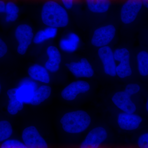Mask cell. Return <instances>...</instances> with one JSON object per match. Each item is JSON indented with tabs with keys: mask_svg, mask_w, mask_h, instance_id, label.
Segmentation results:
<instances>
[{
	"mask_svg": "<svg viewBox=\"0 0 148 148\" xmlns=\"http://www.w3.org/2000/svg\"><path fill=\"white\" fill-rule=\"evenodd\" d=\"M108 137V131L105 127H94L88 133L79 148H102Z\"/></svg>",
	"mask_w": 148,
	"mask_h": 148,
	"instance_id": "277c9868",
	"label": "cell"
},
{
	"mask_svg": "<svg viewBox=\"0 0 148 148\" xmlns=\"http://www.w3.org/2000/svg\"><path fill=\"white\" fill-rule=\"evenodd\" d=\"M37 88V84L34 81L31 79H24L15 88L16 98L24 104H31Z\"/></svg>",
	"mask_w": 148,
	"mask_h": 148,
	"instance_id": "ba28073f",
	"label": "cell"
},
{
	"mask_svg": "<svg viewBox=\"0 0 148 148\" xmlns=\"http://www.w3.org/2000/svg\"><path fill=\"white\" fill-rule=\"evenodd\" d=\"M112 101L122 112L134 113L137 110V106L132 101L131 96L124 90L116 92L112 97Z\"/></svg>",
	"mask_w": 148,
	"mask_h": 148,
	"instance_id": "4fadbf2b",
	"label": "cell"
},
{
	"mask_svg": "<svg viewBox=\"0 0 148 148\" xmlns=\"http://www.w3.org/2000/svg\"><path fill=\"white\" fill-rule=\"evenodd\" d=\"M60 123L65 132L70 134H79L84 132L89 127L91 118L87 112L78 110L64 114Z\"/></svg>",
	"mask_w": 148,
	"mask_h": 148,
	"instance_id": "7a4b0ae2",
	"label": "cell"
},
{
	"mask_svg": "<svg viewBox=\"0 0 148 148\" xmlns=\"http://www.w3.org/2000/svg\"><path fill=\"white\" fill-rule=\"evenodd\" d=\"M19 12V9L15 3L9 1L6 4L5 13L6 14H18Z\"/></svg>",
	"mask_w": 148,
	"mask_h": 148,
	"instance_id": "83f0119b",
	"label": "cell"
},
{
	"mask_svg": "<svg viewBox=\"0 0 148 148\" xmlns=\"http://www.w3.org/2000/svg\"><path fill=\"white\" fill-rule=\"evenodd\" d=\"M51 92V88L47 85L41 86L35 91L31 105L38 106L49 98Z\"/></svg>",
	"mask_w": 148,
	"mask_h": 148,
	"instance_id": "ffe728a7",
	"label": "cell"
},
{
	"mask_svg": "<svg viewBox=\"0 0 148 148\" xmlns=\"http://www.w3.org/2000/svg\"><path fill=\"white\" fill-rule=\"evenodd\" d=\"M138 148H148V132L139 136L137 140Z\"/></svg>",
	"mask_w": 148,
	"mask_h": 148,
	"instance_id": "4316f807",
	"label": "cell"
},
{
	"mask_svg": "<svg viewBox=\"0 0 148 148\" xmlns=\"http://www.w3.org/2000/svg\"><path fill=\"white\" fill-rule=\"evenodd\" d=\"M114 57L116 61L120 62L130 60V53L125 48L117 49L114 52Z\"/></svg>",
	"mask_w": 148,
	"mask_h": 148,
	"instance_id": "cb8c5ba5",
	"label": "cell"
},
{
	"mask_svg": "<svg viewBox=\"0 0 148 148\" xmlns=\"http://www.w3.org/2000/svg\"><path fill=\"white\" fill-rule=\"evenodd\" d=\"M18 14H6L5 20L7 22H13L16 21L18 18Z\"/></svg>",
	"mask_w": 148,
	"mask_h": 148,
	"instance_id": "4dcf8cb0",
	"label": "cell"
},
{
	"mask_svg": "<svg viewBox=\"0 0 148 148\" xmlns=\"http://www.w3.org/2000/svg\"><path fill=\"white\" fill-rule=\"evenodd\" d=\"M138 71L143 77L148 76V52L146 51H140L137 55Z\"/></svg>",
	"mask_w": 148,
	"mask_h": 148,
	"instance_id": "44dd1931",
	"label": "cell"
},
{
	"mask_svg": "<svg viewBox=\"0 0 148 148\" xmlns=\"http://www.w3.org/2000/svg\"></svg>",
	"mask_w": 148,
	"mask_h": 148,
	"instance_id": "d590c367",
	"label": "cell"
},
{
	"mask_svg": "<svg viewBox=\"0 0 148 148\" xmlns=\"http://www.w3.org/2000/svg\"><path fill=\"white\" fill-rule=\"evenodd\" d=\"M6 4L3 0H0V14L5 13Z\"/></svg>",
	"mask_w": 148,
	"mask_h": 148,
	"instance_id": "1f68e13d",
	"label": "cell"
},
{
	"mask_svg": "<svg viewBox=\"0 0 148 148\" xmlns=\"http://www.w3.org/2000/svg\"><path fill=\"white\" fill-rule=\"evenodd\" d=\"M88 8L92 13L107 12L111 5L110 0H85Z\"/></svg>",
	"mask_w": 148,
	"mask_h": 148,
	"instance_id": "ac0fdd59",
	"label": "cell"
},
{
	"mask_svg": "<svg viewBox=\"0 0 148 148\" xmlns=\"http://www.w3.org/2000/svg\"><path fill=\"white\" fill-rule=\"evenodd\" d=\"M47 54L48 59L46 62L45 67L49 72L56 73L60 69L61 62V56L56 47L51 45L47 49Z\"/></svg>",
	"mask_w": 148,
	"mask_h": 148,
	"instance_id": "5bb4252c",
	"label": "cell"
},
{
	"mask_svg": "<svg viewBox=\"0 0 148 148\" xmlns=\"http://www.w3.org/2000/svg\"><path fill=\"white\" fill-rule=\"evenodd\" d=\"M14 36L18 43L17 52L20 55H24L34 40L33 29L28 24H20L15 29Z\"/></svg>",
	"mask_w": 148,
	"mask_h": 148,
	"instance_id": "3957f363",
	"label": "cell"
},
{
	"mask_svg": "<svg viewBox=\"0 0 148 148\" xmlns=\"http://www.w3.org/2000/svg\"><path fill=\"white\" fill-rule=\"evenodd\" d=\"M146 110L148 114V99L147 100V102H146Z\"/></svg>",
	"mask_w": 148,
	"mask_h": 148,
	"instance_id": "836d02e7",
	"label": "cell"
},
{
	"mask_svg": "<svg viewBox=\"0 0 148 148\" xmlns=\"http://www.w3.org/2000/svg\"><path fill=\"white\" fill-rule=\"evenodd\" d=\"M13 133V129L10 123L6 120L0 121V143L8 140Z\"/></svg>",
	"mask_w": 148,
	"mask_h": 148,
	"instance_id": "603a6c76",
	"label": "cell"
},
{
	"mask_svg": "<svg viewBox=\"0 0 148 148\" xmlns=\"http://www.w3.org/2000/svg\"><path fill=\"white\" fill-rule=\"evenodd\" d=\"M141 90L140 85L137 83H130L127 84L125 88V92L130 96L139 93Z\"/></svg>",
	"mask_w": 148,
	"mask_h": 148,
	"instance_id": "484cf974",
	"label": "cell"
},
{
	"mask_svg": "<svg viewBox=\"0 0 148 148\" xmlns=\"http://www.w3.org/2000/svg\"><path fill=\"white\" fill-rule=\"evenodd\" d=\"M143 6L146 8H148V0H142Z\"/></svg>",
	"mask_w": 148,
	"mask_h": 148,
	"instance_id": "d6a6232c",
	"label": "cell"
},
{
	"mask_svg": "<svg viewBox=\"0 0 148 148\" xmlns=\"http://www.w3.org/2000/svg\"><path fill=\"white\" fill-rule=\"evenodd\" d=\"M116 75L120 78L124 79L130 76L132 73V68L130 66V60L120 62L116 65Z\"/></svg>",
	"mask_w": 148,
	"mask_h": 148,
	"instance_id": "7402d4cb",
	"label": "cell"
},
{
	"mask_svg": "<svg viewBox=\"0 0 148 148\" xmlns=\"http://www.w3.org/2000/svg\"><path fill=\"white\" fill-rule=\"evenodd\" d=\"M0 148H27L24 143L15 139L8 140L3 142Z\"/></svg>",
	"mask_w": 148,
	"mask_h": 148,
	"instance_id": "d4e9b609",
	"label": "cell"
},
{
	"mask_svg": "<svg viewBox=\"0 0 148 148\" xmlns=\"http://www.w3.org/2000/svg\"><path fill=\"white\" fill-rule=\"evenodd\" d=\"M90 88V85L87 82L82 80L76 81L64 88L61 91V97L66 101H73L79 94L88 92Z\"/></svg>",
	"mask_w": 148,
	"mask_h": 148,
	"instance_id": "9c48e42d",
	"label": "cell"
},
{
	"mask_svg": "<svg viewBox=\"0 0 148 148\" xmlns=\"http://www.w3.org/2000/svg\"><path fill=\"white\" fill-rule=\"evenodd\" d=\"M42 21L47 27L58 28L66 27L69 21L66 9L54 0H48L42 6Z\"/></svg>",
	"mask_w": 148,
	"mask_h": 148,
	"instance_id": "6da1fadb",
	"label": "cell"
},
{
	"mask_svg": "<svg viewBox=\"0 0 148 148\" xmlns=\"http://www.w3.org/2000/svg\"><path fill=\"white\" fill-rule=\"evenodd\" d=\"M63 6L66 9H71L77 0H60Z\"/></svg>",
	"mask_w": 148,
	"mask_h": 148,
	"instance_id": "f546056e",
	"label": "cell"
},
{
	"mask_svg": "<svg viewBox=\"0 0 148 148\" xmlns=\"http://www.w3.org/2000/svg\"><path fill=\"white\" fill-rule=\"evenodd\" d=\"M8 48L6 43L0 38V58H3L7 53Z\"/></svg>",
	"mask_w": 148,
	"mask_h": 148,
	"instance_id": "f1b7e54d",
	"label": "cell"
},
{
	"mask_svg": "<svg viewBox=\"0 0 148 148\" xmlns=\"http://www.w3.org/2000/svg\"><path fill=\"white\" fill-rule=\"evenodd\" d=\"M143 6L142 0H126L121 10L122 22L125 24L134 22Z\"/></svg>",
	"mask_w": 148,
	"mask_h": 148,
	"instance_id": "52a82bcc",
	"label": "cell"
},
{
	"mask_svg": "<svg viewBox=\"0 0 148 148\" xmlns=\"http://www.w3.org/2000/svg\"><path fill=\"white\" fill-rule=\"evenodd\" d=\"M142 117L134 113L121 112L117 116V123L119 128L125 131H133L138 129L142 123Z\"/></svg>",
	"mask_w": 148,
	"mask_h": 148,
	"instance_id": "7c38bea8",
	"label": "cell"
},
{
	"mask_svg": "<svg viewBox=\"0 0 148 148\" xmlns=\"http://www.w3.org/2000/svg\"><path fill=\"white\" fill-rule=\"evenodd\" d=\"M28 75L33 80L45 84L50 81V75L47 69L40 64H35L29 67Z\"/></svg>",
	"mask_w": 148,
	"mask_h": 148,
	"instance_id": "9a60e30c",
	"label": "cell"
},
{
	"mask_svg": "<svg viewBox=\"0 0 148 148\" xmlns=\"http://www.w3.org/2000/svg\"><path fill=\"white\" fill-rule=\"evenodd\" d=\"M1 83H0V93H1Z\"/></svg>",
	"mask_w": 148,
	"mask_h": 148,
	"instance_id": "e575fe53",
	"label": "cell"
},
{
	"mask_svg": "<svg viewBox=\"0 0 148 148\" xmlns=\"http://www.w3.org/2000/svg\"><path fill=\"white\" fill-rule=\"evenodd\" d=\"M66 66L77 78H89L92 77L94 74L93 68L86 58H82L79 61L68 63Z\"/></svg>",
	"mask_w": 148,
	"mask_h": 148,
	"instance_id": "8fae6325",
	"label": "cell"
},
{
	"mask_svg": "<svg viewBox=\"0 0 148 148\" xmlns=\"http://www.w3.org/2000/svg\"><path fill=\"white\" fill-rule=\"evenodd\" d=\"M58 29L47 27L43 30H40L34 37L33 42L36 44L42 43L47 40L54 38L56 36Z\"/></svg>",
	"mask_w": 148,
	"mask_h": 148,
	"instance_id": "d6986e66",
	"label": "cell"
},
{
	"mask_svg": "<svg viewBox=\"0 0 148 148\" xmlns=\"http://www.w3.org/2000/svg\"><path fill=\"white\" fill-rule=\"evenodd\" d=\"M116 32L115 27L112 24L99 27L93 32L91 44L98 48L108 46L115 36Z\"/></svg>",
	"mask_w": 148,
	"mask_h": 148,
	"instance_id": "5b68a950",
	"label": "cell"
},
{
	"mask_svg": "<svg viewBox=\"0 0 148 148\" xmlns=\"http://www.w3.org/2000/svg\"><path fill=\"white\" fill-rule=\"evenodd\" d=\"M79 43V36L75 33H71L67 37L61 39L59 42V47L64 52L73 53L77 49Z\"/></svg>",
	"mask_w": 148,
	"mask_h": 148,
	"instance_id": "2e32d148",
	"label": "cell"
},
{
	"mask_svg": "<svg viewBox=\"0 0 148 148\" xmlns=\"http://www.w3.org/2000/svg\"><path fill=\"white\" fill-rule=\"evenodd\" d=\"M9 101L7 110L9 113L10 114H16L19 111L21 110L24 108V103L16 98V88H13L9 89L7 91Z\"/></svg>",
	"mask_w": 148,
	"mask_h": 148,
	"instance_id": "e0dca14e",
	"label": "cell"
},
{
	"mask_svg": "<svg viewBox=\"0 0 148 148\" xmlns=\"http://www.w3.org/2000/svg\"><path fill=\"white\" fill-rule=\"evenodd\" d=\"M98 53L105 74L110 77L116 76V65L111 48L109 46L99 48Z\"/></svg>",
	"mask_w": 148,
	"mask_h": 148,
	"instance_id": "30bf717a",
	"label": "cell"
},
{
	"mask_svg": "<svg viewBox=\"0 0 148 148\" xmlns=\"http://www.w3.org/2000/svg\"><path fill=\"white\" fill-rule=\"evenodd\" d=\"M21 137L27 148H48L46 141L35 126L32 125L25 128Z\"/></svg>",
	"mask_w": 148,
	"mask_h": 148,
	"instance_id": "8992f818",
	"label": "cell"
}]
</instances>
